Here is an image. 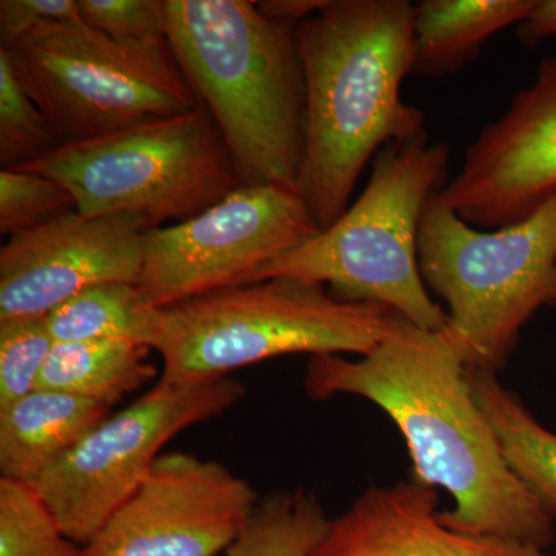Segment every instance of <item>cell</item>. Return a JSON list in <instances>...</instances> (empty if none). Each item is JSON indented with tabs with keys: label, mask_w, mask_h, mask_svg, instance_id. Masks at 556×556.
Instances as JSON below:
<instances>
[{
	"label": "cell",
	"mask_w": 556,
	"mask_h": 556,
	"mask_svg": "<svg viewBox=\"0 0 556 556\" xmlns=\"http://www.w3.org/2000/svg\"><path fill=\"white\" fill-rule=\"evenodd\" d=\"M438 490L409 479L371 486L332 518L309 556H548L543 548L450 529Z\"/></svg>",
	"instance_id": "14"
},
{
	"label": "cell",
	"mask_w": 556,
	"mask_h": 556,
	"mask_svg": "<svg viewBox=\"0 0 556 556\" xmlns=\"http://www.w3.org/2000/svg\"><path fill=\"white\" fill-rule=\"evenodd\" d=\"M91 399L38 390L0 412L2 478L36 485L42 475L110 415Z\"/></svg>",
	"instance_id": "15"
},
{
	"label": "cell",
	"mask_w": 556,
	"mask_h": 556,
	"mask_svg": "<svg viewBox=\"0 0 556 556\" xmlns=\"http://www.w3.org/2000/svg\"><path fill=\"white\" fill-rule=\"evenodd\" d=\"M21 170L60 182L80 214L138 215L152 229L197 217L240 188L232 153L200 101L189 112L61 146Z\"/></svg>",
	"instance_id": "7"
},
{
	"label": "cell",
	"mask_w": 556,
	"mask_h": 556,
	"mask_svg": "<svg viewBox=\"0 0 556 556\" xmlns=\"http://www.w3.org/2000/svg\"><path fill=\"white\" fill-rule=\"evenodd\" d=\"M76 211L75 197L54 179L35 172L0 170L2 236L10 239Z\"/></svg>",
	"instance_id": "24"
},
{
	"label": "cell",
	"mask_w": 556,
	"mask_h": 556,
	"mask_svg": "<svg viewBox=\"0 0 556 556\" xmlns=\"http://www.w3.org/2000/svg\"><path fill=\"white\" fill-rule=\"evenodd\" d=\"M247 388L159 380L129 407L109 415L36 482L65 535L87 546L148 478L164 445L188 428L232 408Z\"/></svg>",
	"instance_id": "9"
},
{
	"label": "cell",
	"mask_w": 556,
	"mask_h": 556,
	"mask_svg": "<svg viewBox=\"0 0 556 556\" xmlns=\"http://www.w3.org/2000/svg\"><path fill=\"white\" fill-rule=\"evenodd\" d=\"M409 0H327L295 28L305 75L299 193L320 230L350 207L369 160L426 134V113L402 100L413 68Z\"/></svg>",
	"instance_id": "2"
},
{
	"label": "cell",
	"mask_w": 556,
	"mask_h": 556,
	"mask_svg": "<svg viewBox=\"0 0 556 556\" xmlns=\"http://www.w3.org/2000/svg\"><path fill=\"white\" fill-rule=\"evenodd\" d=\"M255 3L260 13L268 20L287 27L298 28L302 22L309 20L324 9L327 0H263Z\"/></svg>",
	"instance_id": "27"
},
{
	"label": "cell",
	"mask_w": 556,
	"mask_h": 556,
	"mask_svg": "<svg viewBox=\"0 0 556 556\" xmlns=\"http://www.w3.org/2000/svg\"><path fill=\"white\" fill-rule=\"evenodd\" d=\"M419 266L447 303L442 334L468 371L496 375L530 318L556 305V192L530 217L490 230L468 225L434 193L420 219Z\"/></svg>",
	"instance_id": "6"
},
{
	"label": "cell",
	"mask_w": 556,
	"mask_h": 556,
	"mask_svg": "<svg viewBox=\"0 0 556 556\" xmlns=\"http://www.w3.org/2000/svg\"><path fill=\"white\" fill-rule=\"evenodd\" d=\"M405 318L387 306L348 302L320 283L278 277L160 308L153 350L161 380L206 383L292 354L362 357Z\"/></svg>",
	"instance_id": "5"
},
{
	"label": "cell",
	"mask_w": 556,
	"mask_h": 556,
	"mask_svg": "<svg viewBox=\"0 0 556 556\" xmlns=\"http://www.w3.org/2000/svg\"><path fill=\"white\" fill-rule=\"evenodd\" d=\"M475 396L506 456L508 466L535 497L538 506L556 521V433L544 427L495 372H470Z\"/></svg>",
	"instance_id": "17"
},
{
	"label": "cell",
	"mask_w": 556,
	"mask_h": 556,
	"mask_svg": "<svg viewBox=\"0 0 556 556\" xmlns=\"http://www.w3.org/2000/svg\"><path fill=\"white\" fill-rule=\"evenodd\" d=\"M555 192L556 56H547L532 86L479 131L439 197L468 225L501 229L530 217Z\"/></svg>",
	"instance_id": "12"
},
{
	"label": "cell",
	"mask_w": 556,
	"mask_h": 556,
	"mask_svg": "<svg viewBox=\"0 0 556 556\" xmlns=\"http://www.w3.org/2000/svg\"><path fill=\"white\" fill-rule=\"evenodd\" d=\"M53 346L46 317L0 324V412L38 390Z\"/></svg>",
	"instance_id": "23"
},
{
	"label": "cell",
	"mask_w": 556,
	"mask_h": 556,
	"mask_svg": "<svg viewBox=\"0 0 556 556\" xmlns=\"http://www.w3.org/2000/svg\"><path fill=\"white\" fill-rule=\"evenodd\" d=\"M519 42L525 47H536L556 36V0H538L530 16L517 27Z\"/></svg>",
	"instance_id": "28"
},
{
	"label": "cell",
	"mask_w": 556,
	"mask_h": 556,
	"mask_svg": "<svg viewBox=\"0 0 556 556\" xmlns=\"http://www.w3.org/2000/svg\"><path fill=\"white\" fill-rule=\"evenodd\" d=\"M450 150L428 134L393 142L372 160L364 192L306 243L265 266L252 283L289 277L336 298L387 306L416 327L442 331L447 313L428 294L419 266L420 219L447 185Z\"/></svg>",
	"instance_id": "4"
},
{
	"label": "cell",
	"mask_w": 556,
	"mask_h": 556,
	"mask_svg": "<svg viewBox=\"0 0 556 556\" xmlns=\"http://www.w3.org/2000/svg\"><path fill=\"white\" fill-rule=\"evenodd\" d=\"M79 17L110 39L130 46L166 47V0H78Z\"/></svg>",
	"instance_id": "25"
},
{
	"label": "cell",
	"mask_w": 556,
	"mask_h": 556,
	"mask_svg": "<svg viewBox=\"0 0 556 556\" xmlns=\"http://www.w3.org/2000/svg\"><path fill=\"white\" fill-rule=\"evenodd\" d=\"M79 17L78 0H2L0 47H10L30 35L43 22Z\"/></svg>",
	"instance_id": "26"
},
{
	"label": "cell",
	"mask_w": 556,
	"mask_h": 556,
	"mask_svg": "<svg viewBox=\"0 0 556 556\" xmlns=\"http://www.w3.org/2000/svg\"><path fill=\"white\" fill-rule=\"evenodd\" d=\"M0 50L62 146L189 112L199 104L170 43L118 42L80 17L43 22Z\"/></svg>",
	"instance_id": "8"
},
{
	"label": "cell",
	"mask_w": 556,
	"mask_h": 556,
	"mask_svg": "<svg viewBox=\"0 0 556 556\" xmlns=\"http://www.w3.org/2000/svg\"><path fill=\"white\" fill-rule=\"evenodd\" d=\"M260 496L218 460L161 455L86 556H219L232 546Z\"/></svg>",
	"instance_id": "11"
},
{
	"label": "cell",
	"mask_w": 556,
	"mask_h": 556,
	"mask_svg": "<svg viewBox=\"0 0 556 556\" xmlns=\"http://www.w3.org/2000/svg\"><path fill=\"white\" fill-rule=\"evenodd\" d=\"M329 519L320 501L305 489L277 490L257 506L226 556H309Z\"/></svg>",
	"instance_id": "20"
},
{
	"label": "cell",
	"mask_w": 556,
	"mask_h": 556,
	"mask_svg": "<svg viewBox=\"0 0 556 556\" xmlns=\"http://www.w3.org/2000/svg\"><path fill=\"white\" fill-rule=\"evenodd\" d=\"M0 556H86L35 485L0 478Z\"/></svg>",
	"instance_id": "21"
},
{
	"label": "cell",
	"mask_w": 556,
	"mask_h": 556,
	"mask_svg": "<svg viewBox=\"0 0 556 556\" xmlns=\"http://www.w3.org/2000/svg\"><path fill=\"white\" fill-rule=\"evenodd\" d=\"M61 146L50 121L28 97L5 51L0 50V167L24 169Z\"/></svg>",
	"instance_id": "22"
},
{
	"label": "cell",
	"mask_w": 556,
	"mask_h": 556,
	"mask_svg": "<svg viewBox=\"0 0 556 556\" xmlns=\"http://www.w3.org/2000/svg\"><path fill=\"white\" fill-rule=\"evenodd\" d=\"M160 308L138 285H94L73 295L47 316L54 343L131 342L152 348Z\"/></svg>",
	"instance_id": "19"
},
{
	"label": "cell",
	"mask_w": 556,
	"mask_h": 556,
	"mask_svg": "<svg viewBox=\"0 0 556 556\" xmlns=\"http://www.w3.org/2000/svg\"><path fill=\"white\" fill-rule=\"evenodd\" d=\"M152 348L131 342L54 343L38 388L62 391L101 404H118L148 386L159 371L149 361Z\"/></svg>",
	"instance_id": "18"
},
{
	"label": "cell",
	"mask_w": 556,
	"mask_h": 556,
	"mask_svg": "<svg viewBox=\"0 0 556 556\" xmlns=\"http://www.w3.org/2000/svg\"><path fill=\"white\" fill-rule=\"evenodd\" d=\"M538 0H424L415 11L412 75L442 78L477 60L497 33L530 16Z\"/></svg>",
	"instance_id": "16"
},
{
	"label": "cell",
	"mask_w": 556,
	"mask_h": 556,
	"mask_svg": "<svg viewBox=\"0 0 556 556\" xmlns=\"http://www.w3.org/2000/svg\"><path fill=\"white\" fill-rule=\"evenodd\" d=\"M172 53L232 153L240 186L299 192L306 91L295 28L249 0H166Z\"/></svg>",
	"instance_id": "3"
},
{
	"label": "cell",
	"mask_w": 556,
	"mask_h": 556,
	"mask_svg": "<svg viewBox=\"0 0 556 556\" xmlns=\"http://www.w3.org/2000/svg\"><path fill=\"white\" fill-rule=\"evenodd\" d=\"M320 232L298 190L240 186L186 222L148 230L138 288L155 308L241 287Z\"/></svg>",
	"instance_id": "10"
},
{
	"label": "cell",
	"mask_w": 556,
	"mask_h": 556,
	"mask_svg": "<svg viewBox=\"0 0 556 556\" xmlns=\"http://www.w3.org/2000/svg\"><path fill=\"white\" fill-rule=\"evenodd\" d=\"M305 391L316 401L357 396L382 409L405 439L413 479L452 496L453 508L439 511L450 529L543 551L554 544V519L508 466L466 364L442 331L404 320L354 361L313 356Z\"/></svg>",
	"instance_id": "1"
},
{
	"label": "cell",
	"mask_w": 556,
	"mask_h": 556,
	"mask_svg": "<svg viewBox=\"0 0 556 556\" xmlns=\"http://www.w3.org/2000/svg\"><path fill=\"white\" fill-rule=\"evenodd\" d=\"M144 218L70 212L16 233L0 249V324L47 317L84 289L138 285Z\"/></svg>",
	"instance_id": "13"
}]
</instances>
